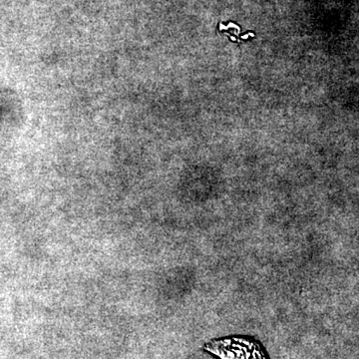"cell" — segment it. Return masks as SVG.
<instances>
[{"label": "cell", "instance_id": "1", "mask_svg": "<svg viewBox=\"0 0 359 359\" xmlns=\"http://www.w3.org/2000/svg\"><path fill=\"white\" fill-rule=\"evenodd\" d=\"M205 349L219 359H269L261 344L247 337L212 340Z\"/></svg>", "mask_w": 359, "mask_h": 359}]
</instances>
